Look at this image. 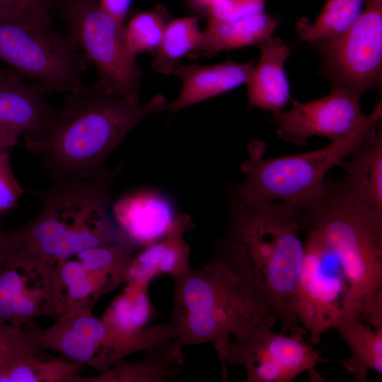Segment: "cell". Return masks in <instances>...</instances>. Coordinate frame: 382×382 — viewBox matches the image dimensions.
Returning <instances> with one entry per match:
<instances>
[{
	"label": "cell",
	"instance_id": "603a6c76",
	"mask_svg": "<svg viewBox=\"0 0 382 382\" xmlns=\"http://www.w3.org/2000/svg\"><path fill=\"white\" fill-rule=\"evenodd\" d=\"M150 284L137 279L127 282L124 290L108 306L101 319L114 328L127 331L148 326L156 314L149 294Z\"/></svg>",
	"mask_w": 382,
	"mask_h": 382
},
{
	"label": "cell",
	"instance_id": "2e32d148",
	"mask_svg": "<svg viewBox=\"0 0 382 382\" xmlns=\"http://www.w3.org/2000/svg\"><path fill=\"white\" fill-rule=\"evenodd\" d=\"M253 66V61L228 60L211 66L178 63L171 74L180 79L182 88L178 97L168 103V111L178 112L246 84Z\"/></svg>",
	"mask_w": 382,
	"mask_h": 382
},
{
	"label": "cell",
	"instance_id": "f1b7e54d",
	"mask_svg": "<svg viewBox=\"0 0 382 382\" xmlns=\"http://www.w3.org/2000/svg\"><path fill=\"white\" fill-rule=\"evenodd\" d=\"M38 349L33 332L0 323V371L19 357L37 354Z\"/></svg>",
	"mask_w": 382,
	"mask_h": 382
},
{
	"label": "cell",
	"instance_id": "52a82bcc",
	"mask_svg": "<svg viewBox=\"0 0 382 382\" xmlns=\"http://www.w3.org/2000/svg\"><path fill=\"white\" fill-rule=\"evenodd\" d=\"M68 34L87 62L96 69L102 90L139 102L141 71L126 47L124 26L97 0H76L59 5Z\"/></svg>",
	"mask_w": 382,
	"mask_h": 382
},
{
	"label": "cell",
	"instance_id": "d6a6232c",
	"mask_svg": "<svg viewBox=\"0 0 382 382\" xmlns=\"http://www.w3.org/2000/svg\"><path fill=\"white\" fill-rule=\"evenodd\" d=\"M100 6L124 26L132 0H97Z\"/></svg>",
	"mask_w": 382,
	"mask_h": 382
},
{
	"label": "cell",
	"instance_id": "d4e9b609",
	"mask_svg": "<svg viewBox=\"0 0 382 382\" xmlns=\"http://www.w3.org/2000/svg\"><path fill=\"white\" fill-rule=\"evenodd\" d=\"M202 35L196 16L183 17L167 23L160 44L154 50L153 69L163 74H171L183 57L195 50Z\"/></svg>",
	"mask_w": 382,
	"mask_h": 382
},
{
	"label": "cell",
	"instance_id": "5b68a950",
	"mask_svg": "<svg viewBox=\"0 0 382 382\" xmlns=\"http://www.w3.org/2000/svg\"><path fill=\"white\" fill-rule=\"evenodd\" d=\"M381 118L380 101L365 122L346 136L321 149L296 155L265 158V146L253 142L248 147L249 158L241 164L245 178L233 186L248 202L278 200L304 209L322 195L328 171L349 157Z\"/></svg>",
	"mask_w": 382,
	"mask_h": 382
},
{
	"label": "cell",
	"instance_id": "8d00e7d4",
	"mask_svg": "<svg viewBox=\"0 0 382 382\" xmlns=\"http://www.w3.org/2000/svg\"><path fill=\"white\" fill-rule=\"evenodd\" d=\"M76 1V0H55V4H57L58 6H59V5H61V4H65V3H68V2H71V1Z\"/></svg>",
	"mask_w": 382,
	"mask_h": 382
},
{
	"label": "cell",
	"instance_id": "7402d4cb",
	"mask_svg": "<svg viewBox=\"0 0 382 382\" xmlns=\"http://www.w3.org/2000/svg\"><path fill=\"white\" fill-rule=\"evenodd\" d=\"M58 267L62 286L66 289L64 309L59 317L91 311L92 306L101 296L121 283L116 279L88 270L74 256L59 262Z\"/></svg>",
	"mask_w": 382,
	"mask_h": 382
},
{
	"label": "cell",
	"instance_id": "1f68e13d",
	"mask_svg": "<svg viewBox=\"0 0 382 382\" xmlns=\"http://www.w3.org/2000/svg\"><path fill=\"white\" fill-rule=\"evenodd\" d=\"M55 0H0V18L35 10L51 11Z\"/></svg>",
	"mask_w": 382,
	"mask_h": 382
},
{
	"label": "cell",
	"instance_id": "e0dca14e",
	"mask_svg": "<svg viewBox=\"0 0 382 382\" xmlns=\"http://www.w3.org/2000/svg\"><path fill=\"white\" fill-rule=\"evenodd\" d=\"M259 46L260 59L246 83L248 104L272 112L284 110L291 100L284 70L290 49L281 38L272 35Z\"/></svg>",
	"mask_w": 382,
	"mask_h": 382
},
{
	"label": "cell",
	"instance_id": "6da1fadb",
	"mask_svg": "<svg viewBox=\"0 0 382 382\" xmlns=\"http://www.w3.org/2000/svg\"><path fill=\"white\" fill-rule=\"evenodd\" d=\"M228 221L211 262L232 273L259 305L277 317L280 333L308 340L293 310L304 257L303 210L288 204L248 202L227 184Z\"/></svg>",
	"mask_w": 382,
	"mask_h": 382
},
{
	"label": "cell",
	"instance_id": "4316f807",
	"mask_svg": "<svg viewBox=\"0 0 382 382\" xmlns=\"http://www.w3.org/2000/svg\"><path fill=\"white\" fill-rule=\"evenodd\" d=\"M33 335L39 348L57 352L72 361L96 369L98 351L96 347L73 328L66 319L59 318L53 326L33 332Z\"/></svg>",
	"mask_w": 382,
	"mask_h": 382
},
{
	"label": "cell",
	"instance_id": "f546056e",
	"mask_svg": "<svg viewBox=\"0 0 382 382\" xmlns=\"http://www.w3.org/2000/svg\"><path fill=\"white\" fill-rule=\"evenodd\" d=\"M25 192L11 165L10 149L0 150V218L14 209Z\"/></svg>",
	"mask_w": 382,
	"mask_h": 382
},
{
	"label": "cell",
	"instance_id": "484cf974",
	"mask_svg": "<svg viewBox=\"0 0 382 382\" xmlns=\"http://www.w3.org/2000/svg\"><path fill=\"white\" fill-rule=\"evenodd\" d=\"M368 0H328L313 23L303 17L297 21L299 37L308 42L337 35L346 30L360 16Z\"/></svg>",
	"mask_w": 382,
	"mask_h": 382
},
{
	"label": "cell",
	"instance_id": "d590c367",
	"mask_svg": "<svg viewBox=\"0 0 382 382\" xmlns=\"http://www.w3.org/2000/svg\"><path fill=\"white\" fill-rule=\"evenodd\" d=\"M214 0H192V1L199 6L208 8Z\"/></svg>",
	"mask_w": 382,
	"mask_h": 382
},
{
	"label": "cell",
	"instance_id": "e575fe53",
	"mask_svg": "<svg viewBox=\"0 0 382 382\" xmlns=\"http://www.w3.org/2000/svg\"><path fill=\"white\" fill-rule=\"evenodd\" d=\"M21 135L12 129L0 127V150L11 149L18 142Z\"/></svg>",
	"mask_w": 382,
	"mask_h": 382
},
{
	"label": "cell",
	"instance_id": "ba28073f",
	"mask_svg": "<svg viewBox=\"0 0 382 382\" xmlns=\"http://www.w3.org/2000/svg\"><path fill=\"white\" fill-rule=\"evenodd\" d=\"M112 180H53L37 192L41 206L35 217L10 232L11 253L39 251L76 228L110 216Z\"/></svg>",
	"mask_w": 382,
	"mask_h": 382
},
{
	"label": "cell",
	"instance_id": "44dd1931",
	"mask_svg": "<svg viewBox=\"0 0 382 382\" xmlns=\"http://www.w3.org/2000/svg\"><path fill=\"white\" fill-rule=\"evenodd\" d=\"M347 344L350 357L338 360L356 382H367L370 371L382 374V327L374 328L359 316L347 317L335 328Z\"/></svg>",
	"mask_w": 382,
	"mask_h": 382
},
{
	"label": "cell",
	"instance_id": "74e56055",
	"mask_svg": "<svg viewBox=\"0 0 382 382\" xmlns=\"http://www.w3.org/2000/svg\"><path fill=\"white\" fill-rule=\"evenodd\" d=\"M5 69L0 67V73L3 72Z\"/></svg>",
	"mask_w": 382,
	"mask_h": 382
},
{
	"label": "cell",
	"instance_id": "5bb4252c",
	"mask_svg": "<svg viewBox=\"0 0 382 382\" xmlns=\"http://www.w3.org/2000/svg\"><path fill=\"white\" fill-rule=\"evenodd\" d=\"M112 220L135 248H144L166 234L175 218L170 200L151 190H137L119 198L112 205Z\"/></svg>",
	"mask_w": 382,
	"mask_h": 382
},
{
	"label": "cell",
	"instance_id": "83f0119b",
	"mask_svg": "<svg viewBox=\"0 0 382 382\" xmlns=\"http://www.w3.org/2000/svg\"><path fill=\"white\" fill-rule=\"evenodd\" d=\"M167 23L160 11L141 12L124 24L123 37L127 48L136 57L144 52L154 51L161 40Z\"/></svg>",
	"mask_w": 382,
	"mask_h": 382
},
{
	"label": "cell",
	"instance_id": "9c48e42d",
	"mask_svg": "<svg viewBox=\"0 0 382 382\" xmlns=\"http://www.w3.org/2000/svg\"><path fill=\"white\" fill-rule=\"evenodd\" d=\"M304 257L293 297V310L311 345L347 317L359 316L342 267L322 238L304 229Z\"/></svg>",
	"mask_w": 382,
	"mask_h": 382
},
{
	"label": "cell",
	"instance_id": "4fadbf2b",
	"mask_svg": "<svg viewBox=\"0 0 382 382\" xmlns=\"http://www.w3.org/2000/svg\"><path fill=\"white\" fill-rule=\"evenodd\" d=\"M21 78L13 71L0 73V127L18 132L24 140H36L49 132L57 109L47 100V91Z\"/></svg>",
	"mask_w": 382,
	"mask_h": 382
},
{
	"label": "cell",
	"instance_id": "ac0fdd59",
	"mask_svg": "<svg viewBox=\"0 0 382 382\" xmlns=\"http://www.w3.org/2000/svg\"><path fill=\"white\" fill-rule=\"evenodd\" d=\"M378 126L352 153L339 181L360 204L382 213V129Z\"/></svg>",
	"mask_w": 382,
	"mask_h": 382
},
{
	"label": "cell",
	"instance_id": "30bf717a",
	"mask_svg": "<svg viewBox=\"0 0 382 382\" xmlns=\"http://www.w3.org/2000/svg\"><path fill=\"white\" fill-rule=\"evenodd\" d=\"M318 53V73L332 88L361 96L382 82V0H368L344 32L310 42Z\"/></svg>",
	"mask_w": 382,
	"mask_h": 382
},
{
	"label": "cell",
	"instance_id": "d6986e66",
	"mask_svg": "<svg viewBox=\"0 0 382 382\" xmlns=\"http://www.w3.org/2000/svg\"><path fill=\"white\" fill-rule=\"evenodd\" d=\"M183 347L173 340L160 347L148 349L136 361L122 359L99 375L85 382H168L183 369Z\"/></svg>",
	"mask_w": 382,
	"mask_h": 382
},
{
	"label": "cell",
	"instance_id": "7a4b0ae2",
	"mask_svg": "<svg viewBox=\"0 0 382 382\" xmlns=\"http://www.w3.org/2000/svg\"><path fill=\"white\" fill-rule=\"evenodd\" d=\"M168 103L162 94L145 104L132 102L95 83L80 92L65 93L49 132L24 140V146L38 157L52 181L114 179L117 169L105 168L110 154L146 117L168 110Z\"/></svg>",
	"mask_w": 382,
	"mask_h": 382
},
{
	"label": "cell",
	"instance_id": "3957f363",
	"mask_svg": "<svg viewBox=\"0 0 382 382\" xmlns=\"http://www.w3.org/2000/svg\"><path fill=\"white\" fill-rule=\"evenodd\" d=\"M304 209L302 229L317 233L336 258L355 312L370 326L382 327V213L360 204L333 179Z\"/></svg>",
	"mask_w": 382,
	"mask_h": 382
},
{
	"label": "cell",
	"instance_id": "ffe728a7",
	"mask_svg": "<svg viewBox=\"0 0 382 382\" xmlns=\"http://www.w3.org/2000/svg\"><path fill=\"white\" fill-rule=\"evenodd\" d=\"M279 19L261 12L233 21L208 18L201 41L194 52L212 54L260 45L272 36Z\"/></svg>",
	"mask_w": 382,
	"mask_h": 382
},
{
	"label": "cell",
	"instance_id": "7c38bea8",
	"mask_svg": "<svg viewBox=\"0 0 382 382\" xmlns=\"http://www.w3.org/2000/svg\"><path fill=\"white\" fill-rule=\"evenodd\" d=\"M361 97L342 89L309 102L291 100L289 110L272 112L271 122L277 137L294 146H303L313 136L340 139L360 126L368 115L362 113Z\"/></svg>",
	"mask_w": 382,
	"mask_h": 382
},
{
	"label": "cell",
	"instance_id": "9a60e30c",
	"mask_svg": "<svg viewBox=\"0 0 382 382\" xmlns=\"http://www.w3.org/2000/svg\"><path fill=\"white\" fill-rule=\"evenodd\" d=\"M194 226L190 214L176 216L165 236L131 256L126 266L124 282L137 279L151 282L160 274L173 277L188 270L190 247L184 237Z\"/></svg>",
	"mask_w": 382,
	"mask_h": 382
},
{
	"label": "cell",
	"instance_id": "4dcf8cb0",
	"mask_svg": "<svg viewBox=\"0 0 382 382\" xmlns=\"http://www.w3.org/2000/svg\"><path fill=\"white\" fill-rule=\"evenodd\" d=\"M265 0H214L208 6V18L226 21L264 12Z\"/></svg>",
	"mask_w": 382,
	"mask_h": 382
},
{
	"label": "cell",
	"instance_id": "277c9868",
	"mask_svg": "<svg viewBox=\"0 0 382 382\" xmlns=\"http://www.w3.org/2000/svg\"><path fill=\"white\" fill-rule=\"evenodd\" d=\"M173 281L170 323L173 342L185 345L213 343L238 337L264 325L274 326L275 314L255 302L226 268L209 261L191 267Z\"/></svg>",
	"mask_w": 382,
	"mask_h": 382
},
{
	"label": "cell",
	"instance_id": "8fae6325",
	"mask_svg": "<svg viewBox=\"0 0 382 382\" xmlns=\"http://www.w3.org/2000/svg\"><path fill=\"white\" fill-rule=\"evenodd\" d=\"M264 325L214 345L223 364L242 365L247 382H291L304 371L322 381L315 366L330 361L305 338L275 333Z\"/></svg>",
	"mask_w": 382,
	"mask_h": 382
},
{
	"label": "cell",
	"instance_id": "cb8c5ba5",
	"mask_svg": "<svg viewBox=\"0 0 382 382\" xmlns=\"http://www.w3.org/2000/svg\"><path fill=\"white\" fill-rule=\"evenodd\" d=\"M86 366L62 359L44 361L36 354L19 357L0 371V382H85Z\"/></svg>",
	"mask_w": 382,
	"mask_h": 382
},
{
	"label": "cell",
	"instance_id": "8992f818",
	"mask_svg": "<svg viewBox=\"0 0 382 382\" xmlns=\"http://www.w3.org/2000/svg\"><path fill=\"white\" fill-rule=\"evenodd\" d=\"M0 60L50 93H78L86 87L87 62L68 33L54 30L50 11L1 17Z\"/></svg>",
	"mask_w": 382,
	"mask_h": 382
},
{
	"label": "cell",
	"instance_id": "836d02e7",
	"mask_svg": "<svg viewBox=\"0 0 382 382\" xmlns=\"http://www.w3.org/2000/svg\"><path fill=\"white\" fill-rule=\"evenodd\" d=\"M11 251L10 233L4 227V217L0 218V269L8 260Z\"/></svg>",
	"mask_w": 382,
	"mask_h": 382
}]
</instances>
